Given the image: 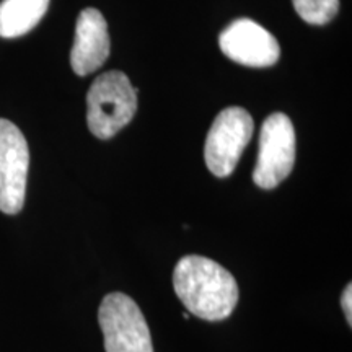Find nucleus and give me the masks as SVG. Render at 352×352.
<instances>
[{
	"instance_id": "obj_1",
	"label": "nucleus",
	"mask_w": 352,
	"mask_h": 352,
	"mask_svg": "<svg viewBox=\"0 0 352 352\" xmlns=\"http://www.w3.org/2000/svg\"><path fill=\"white\" fill-rule=\"evenodd\" d=\"M173 287L189 314L206 321L228 318L239 303L235 277L219 263L196 254L176 264Z\"/></svg>"
},
{
	"instance_id": "obj_2",
	"label": "nucleus",
	"mask_w": 352,
	"mask_h": 352,
	"mask_svg": "<svg viewBox=\"0 0 352 352\" xmlns=\"http://www.w3.org/2000/svg\"><path fill=\"white\" fill-rule=\"evenodd\" d=\"M138 111V91L126 74L104 72L95 78L87 94L88 129L101 140L111 139Z\"/></svg>"
},
{
	"instance_id": "obj_3",
	"label": "nucleus",
	"mask_w": 352,
	"mask_h": 352,
	"mask_svg": "<svg viewBox=\"0 0 352 352\" xmlns=\"http://www.w3.org/2000/svg\"><path fill=\"white\" fill-rule=\"evenodd\" d=\"M98 321L107 352H153L147 320L126 294L113 292L104 297Z\"/></svg>"
},
{
	"instance_id": "obj_4",
	"label": "nucleus",
	"mask_w": 352,
	"mask_h": 352,
	"mask_svg": "<svg viewBox=\"0 0 352 352\" xmlns=\"http://www.w3.org/2000/svg\"><path fill=\"white\" fill-rule=\"evenodd\" d=\"M296 164V129L287 114L272 113L259 132L258 162L253 182L263 189H274L290 175Z\"/></svg>"
},
{
	"instance_id": "obj_5",
	"label": "nucleus",
	"mask_w": 352,
	"mask_h": 352,
	"mask_svg": "<svg viewBox=\"0 0 352 352\" xmlns=\"http://www.w3.org/2000/svg\"><path fill=\"white\" fill-rule=\"evenodd\" d=\"M253 118L245 108L230 107L220 111L206 139L204 158L210 173L227 178L239 165L253 135Z\"/></svg>"
},
{
	"instance_id": "obj_6",
	"label": "nucleus",
	"mask_w": 352,
	"mask_h": 352,
	"mask_svg": "<svg viewBox=\"0 0 352 352\" xmlns=\"http://www.w3.org/2000/svg\"><path fill=\"white\" fill-rule=\"evenodd\" d=\"M30 148L23 132L0 118V210L15 215L23 209Z\"/></svg>"
},
{
	"instance_id": "obj_7",
	"label": "nucleus",
	"mask_w": 352,
	"mask_h": 352,
	"mask_svg": "<svg viewBox=\"0 0 352 352\" xmlns=\"http://www.w3.org/2000/svg\"><path fill=\"white\" fill-rule=\"evenodd\" d=\"M219 46L228 59L248 67H270L280 57L277 39L250 19H240L220 33Z\"/></svg>"
},
{
	"instance_id": "obj_8",
	"label": "nucleus",
	"mask_w": 352,
	"mask_h": 352,
	"mask_svg": "<svg viewBox=\"0 0 352 352\" xmlns=\"http://www.w3.org/2000/svg\"><path fill=\"white\" fill-rule=\"evenodd\" d=\"M109 56V34L104 16L96 8L80 12L76 41L70 51V65L77 76L85 77L98 70Z\"/></svg>"
},
{
	"instance_id": "obj_9",
	"label": "nucleus",
	"mask_w": 352,
	"mask_h": 352,
	"mask_svg": "<svg viewBox=\"0 0 352 352\" xmlns=\"http://www.w3.org/2000/svg\"><path fill=\"white\" fill-rule=\"evenodd\" d=\"M50 0H2L0 36L20 38L30 33L46 15Z\"/></svg>"
},
{
	"instance_id": "obj_10",
	"label": "nucleus",
	"mask_w": 352,
	"mask_h": 352,
	"mask_svg": "<svg viewBox=\"0 0 352 352\" xmlns=\"http://www.w3.org/2000/svg\"><path fill=\"white\" fill-rule=\"evenodd\" d=\"M298 16L310 25H327L340 10V0H292Z\"/></svg>"
},
{
	"instance_id": "obj_11",
	"label": "nucleus",
	"mask_w": 352,
	"mask_h": 352,
	"mask_svg": "<svg viewBox=\"0 0 352 352\" xmlns=\"http://www.w3.org/2000/svg\"><path fill=\"white\" fill-rule=\"evenodd\" d=\"M341 305H342V310H344L347 323L351 324L352 323V285L351 284L347 285V287L344 289V292H342Z\"/></svg>"
}]
</instances>
